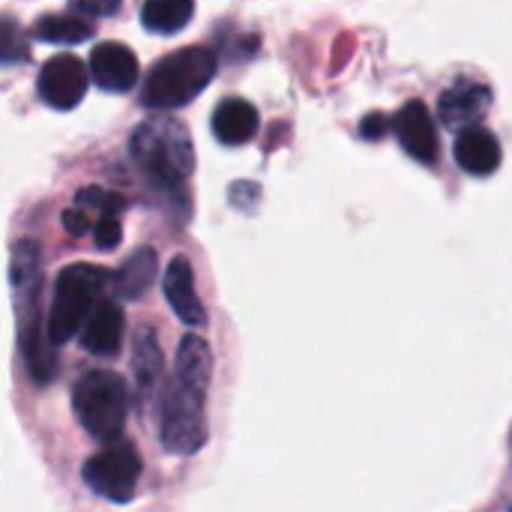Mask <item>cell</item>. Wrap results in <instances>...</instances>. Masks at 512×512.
I'll return each mask as SVG.
<instances>
[{
  "mask_svg": "<svg viewBox=\"0 0 512 512\" xmlns=\"http://www.w3.org/2000/svg\"><path fill=\"white\" fill-rule=\"evenodd\" d=\"M138 57L123 42H102L90 54V78L108 93H126L138 81Z\"/></svg>",
  "mask_w": 512,
  "mask_h": 512,
  "instance_id": "30bf717a",
  "label": "cell"
},
{
  "mask_svg": "<svg viewBox=\"0 0 512 512\" xmlns=\"http://www.w3.org/2000/svg\"><path fill=\"white\" fill-rule=\"evenodd\" d=\"M162 288H165L168 306L174 309V315H177L186 327H204V324H207L204 303H201L198 294H195V276H192L189 258L177 255V258L168 264L165 279H162Z\"/></svg>",
  "mask_w": 512,
  "mask_h": 512,
  "instance_id": "7c38bea8",
  "label": "cell"
},
{
  "mask_svg": "<svg viewBox=\"0 0 512 512\" xmlns=\"http://www.w3.org/2000/svg\"><path fill=\"white\" fill-rule=\"evenodd\" d=\"M105 285H108V270H102L96 264H72V267L60 270V276L54 282L51 309L45 318L48 339L54 345L69 342L81 330L87 315L102 300Z\"/></svg>",
  "mask_w": 512,
  "mask_h": 512,
  "instance_id": "5b68a950",
  "label": "cell"
},
{
  "mask_svg": "<svg viewBox=\"0 0 512 512\" xmlns=\"http://www.w3.org/2000/svg\"><path fill=\"white\" fill-rule=\"evenodd\" d=\"M162 369H165V357L156 342V333H153V327H141L135 333V345H132V372H135L138 390L144 396H150L156 390Z\"/></svg>",
  "mask_w": 512,
  "mask_h": 512,
  "instance_id": "2e32d148",
  "label": "cell"
},
{
  "mask_svg": "<svg viewBox=\"0 0 512 512\" xmlns=\"http://www.w3.org/2000/svg\"><path fill=\"white\" fill-rule=\"evenodd\" d=\"M213 135L225 144V147H240L246 141L255 138L258 132V111L252 102L240 99V96H231V99H222L213 111Z\"/></svg>",
  "mask_w": 512,
  "mask_h": 512,
  "instance_id": "9a60e30c",
  "label": "cell"
},
{
  "mask_svg": "<svg viewBox=\"0 0 512 512\" xmlns=\"http://www.w3.org/2000/svg\"><path fill=\"white\" fill-rule=\"evenodd\" d=\"M63 225H66V231H69V234H75V237L90 231V219H87L78 207H72V210H66V213H63Z\"/></svg>",
  "mask_w": 512,
  "mask_h": 512,
  "instance_id": "d4e9b609",
  "label": "cell"
},
{
  "mask_svg": "<svg viewBox=\"0 0 512 512\" xmlns=\"http://www.w3.org/2000/svg\"><path fill=\"white\" fill-rule=\"evenodd\" d=\"M489 105H492L489 87H483L477 81H456L441 96V120L450 129H468L486 117Z\"/></svg>",
  "mask_w": 512,
  "mask_h": 512,
  "instance_id": "4fadbf2b",
  "label": "cell"
},
{
  "mask_svg": "<svg viewBox=\"0 0 512 512\" xmlns=\"http://www.w3.org/2000/svg\"><path fill=\"white\" fill-rule=\"evenodd\" d=\"M456 162L462 171L474 177H489L501 168V144L483 126H468L456 138Z\"/></svg>",
  "mask_w": 512,
  "mask_h": 512,
  "instance_id": "5bb4252c",
  "label": "cell"
},
{
  "mask_svg": "<svg viewBox=\"0 0 512 512\" xmlns=\"http://www.w3.org/2000/svg\"><path fill=\"white\" fill-rule=\"evenodd\" d=\"M123 330H126V318L123 309L114 300H99L96 309L87 315V321L78 330V342L87 354L96 357H114L120 351L123 342Z\"/></svg>",
  "mask_w": 512,
  "mask_h": 512,
  "instance_id": "8fae6325",
  "label": "cell"
},
{
  "mask_svg": "<svg viewBox=\"0 0 512 512\" xmlns=\"http://www.w3.org/2000/svg\"><path fill=\"white\" fill-rule=\"evenodd\" d=\"M69 6L75 12H84V15H93V18H108V15H117L123 0H69Z\"/></svg>",
  "mask_w": 512,
  "mask_h": 512,
  "instance_id": "603a6c76",
  "label": "cell"
},
{
  "mask_svg": "<svg viewBox=\"0 0 512 512\" xmlns=\"http://www.w3.org/2000/svg\"><path fill=\"white\" fill-rule=\"evenodd\" d=\"M87 78H90L87 66L75 54H57L39 69L36 90L45 105H51L57 111H69L84 99Z\"/></svg>",
  "mask_w": 512,
  "mask_h": 512,
  "instance_id": "ba28073f",
  "label": "cell"
},
{
  "mask_svg": "<svg viewBox=\"0 0 512 512\" xmlns=\"http://www.w3.org/2000/svg\"><path fill=\"white\" fill-rule=\"evenodd\" d=\"M393 129H396V138H399V144L405 147V153L411 159H417L423 165L438 162V150H441L438 126H435L429 108L420 99H414V102L399 108V114L393 120Z\"/></svg>",
  "mask_w": 512,
  "mask_h": 512,
  "instance_id": "9c48e42d",
  "label": "cell"
},
{
  "mask_svg": "<svg viewBox=\"0 0 512 512\" xmlns=\"http://www.w3.org/2000/svg\"><path fill=\"white\" fill-rule=\"evenodd\" d=\"M207 387L171 381L162 399L159 441L171 456H195L207 444V420H204Z\"/></svg>",
  "mask_w": 512,
  "mask_h": 512,
  "instance_id": "8992f818",
  "label": "cell"
},
{
  "mask_svg": "<svg viewBox=\"0 0 512 512\" xmlns=\"http://www.w3.org/2000/svg\"><path fill=\"white\" fill-rule=\"evenodd\" d=\"M174 378L198 387H210L213 378V354L201 336H183L174 357Z\"/></svg>",
  "mask_w": 512,
  "mask_h": 512,
  "instance_id": "ac0fdd59",
  "label": "cell"
},
{
  "mask_svg": "<svg viewBox=\"0 0 512 512\" xmlns=\"http://www.w3.org/2000/svg\"><path fill=\"white\" fill-rule=\"evenodd\" d=\"M141 471H144L141 453L129 441H111L84 462L81 480L99 498L111 504H129L135 498Z\"/></svg>",
  "mask_w": 512,
  "mask_h": 512,
  "instance_id": "52a82bcc",
  "label": "cell"
},
{
  "mask_svg": "<svg viewBox=\"0 0 512 512\" xmlns=\"http://www.w3.org/2000/svg\"><path fill=\"white\" fill-rule=\"evenodd\" d=\"M384 132H387V117H384V114H369V117L360 123V135H363V138L378 141V138H384Z\"/></svg>",
  "mask_w": 512,
  "mask_h": 512,
  "instance_id": "cb8c5ba5",
  "label": "cell"
},
{
  "mask_svg": "<svg viewBox=\"0 0 512 512\" xmlns=\"http://www.w3.org/2000/svg\"><path fill=\"white\" fill-rule=\"evenodd\" d=\"M195 15V0H144L141 6V24L150 33L168 36L180 33Z\"/></svg>",
  "mask_w": 512,
  "mask_h": 512,
  "instance_id": "d6986e66",
  "label": "cell"
},
{
  "mask_svg": "<svg viewBox=\"0 0 512 512\" xmlns=\"http://www.w3.org/2000/svg\"><path fill=\"white\" fill-rule=\"evenodd\" d=\"M30 57L24 30L12 18H0V63H24Z\"/></svg>",
  "mask_w": 512,
  "mask_h": 512,
  "instance_id": "44dd1931",
  "label": "cell"
},
{
  "mask_svg": "<svg viewBox=\"0 0 512 512\" xmlns=\"http://www.w3.org/2000/svg\"><path fill=\"white\" fill-rule=\"evenodd\" d=\"M129 153H132L135 165L141 168V174L159 189L177 192L195 171L192 138H189L186 126L177 120L156 117V120L141 123L132 132Z\"/></svg>",
  "mask_w": 512,
  "mask_h": 512,
  "instance_id": "7a4b0ae2",
  "label": "cell"
},
{
  "mask_svg": "<svg viewBox=\"0 0 512 512\" xmlns=\"http://www.w3.org/2000/svg\"><path fill=\"white\" fill-rule=\"evenodd\" d=\"M510 512H512V507H510Z\"/></svg>",
  "mask_w": 512,
  "mask_h": 512,
  "instance_id": "484cf974",
  "label": "cell"
},
{
  "mask_svg": "<svg viewBox=\"0 0 512 512\" xmlns=\"http://www.w3.org/2000/svg\"><path fill=\"white\" fill-rule=\"evenodd\" d=\"M216 75V54L204 45L180 48L162 57L144 81V105L171 111L189 105Z\"/></svg>",
  "mask_w": 512,
  "mask_h": 512,
  "instance_id": "277c9868",
  "label": "cell"
},
{
  "mask_svg": "<svg viewBox=\"0 0 512 512\" xmlns=\"http://www.w3.org/2000/svg\"><path fill=\"white\" fill-rule=\"evenodd\" d=\"M132 408V393L123 375L108 372V369H90L81 372L78 381L72 384V411L78 426L102 441H120L126 429V417Z\"/></svg>",
  "mask_w": 512,
  "mask_h": 512,
  "instance_id": "3957f363",
  "label": "cell"
},
{
  "mask_svg": "<svg viewBox=\"0 0 512 512\" xmlns=\"http://www.w3.org/2000/svg\"><path fill=\"white\" fill-rule=\"evenodd\" d=\"M90 231H93V240H96V246H99L102 252H111V249L120 243V237H123V228H120V219H117V216H102V219H96Z\"/></svg>",
  "mask_w": 512,
  "mask_h": 512,
  "instance_id": "7402d4cb",
  "label": "cell"
},
{
  "mask_svg": "<svg viewBox=\"0 0 512 512\" xmlns=\"http://www.w3.org/2000/svg\"><path fill=\"white\" fill-rule=\"evenodd\" d=\"M12 288H15V309H18L21 357L27 363L33 384L42 387L57 375V351L54 342L48 339V327L39 312V288H42L39 249L27 240L18 243L12 255Z\"/></svg>",
  "mask_w": 512,
  "mask_h": 512,
  "instance_id": "6da1fadb",
  "label": "cell"
},
{
  "mask_svg": "<svg viewBox=\"0 0 512 512\" xmlns=\"http://www.w3.org/2000/svg\"><path fill=\"white\" fill-rule=\"evenodd\" d=\"M156 279V252L153 249H135L123 267L117 270L114 276V285H117V294L123 300H141L150 285Z\"/></svg>",
  "mask_w": 512,
  "mask_h": 512,
  "instance_id": "e0dca14e",
  "label": "cell"
},
{
  "mask_svg": "<svg viewBox=\"0 0 512 512\" xmlns=\"http://www.w3.org/2000/svg\"><path fill=\"white\" fill-rule=\"evenodd\" d=\"M33 36L54 45H78L93 36V24L72 12H54V15H42L33 24Z\"/></svg>",
  "mask_w": 512,
  "mask_h": 512,
  "instance_id": "ffe728a7",
  "label": "cell"
}]
</instances>
